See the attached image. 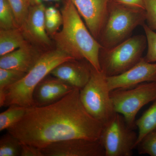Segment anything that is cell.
<instances>
[{
	"label": "cell",
	"mask_w": 156,
	"mask_h": 156,
	"mask_svg": "<svg viewBox=\"0 0 156 156\" xmlns=\"http://www.w3.org/2000/svg\"><path fill=\"white\" fill-rule=\"evenodd\" d=\"M102 128L82 104L80 89L73 88L54 103L27 108L22 119L7 131L21 143L42 149L66 140H98Z\"/></svg>",
	"instance_id": "obj_1"
},
{
	"label": "cell",
	"mask_w": 156,
	"mask_h": 156,
	"mask_svg": "<svg viewBox=\"0 0 156 156\" xmlns=\"http://www.w3.org/2000/svg\"><path fill=\"white\" fill-rule=\"evenodd\" d=\"M61 13L62 28L53 37L56 48L76 60L85 59L95 69L101 71L99 56L102 46L70 0H65Z\"/></svg>",
	"instance_id": "obj_2"
},
{
	"label": "cell",
	"mask_w": 156,
	"mask_h": 156,
	"mask_svg": "<svg viewBox=\"0 0 156 156\" xmlns=\"http://www.w3.org/2000/svg\"><path fill=\"white\" fill-rule=\"evenodd\" d=\"M74 59L57 48L44 52L33 67L22 79L0 93V106H34V90L40 82L58 65L65 61Z\"/></svg>",
	"instance_id": "obj_3"
},
{
	"label": "cell",
	"mask_w": 156,
	"mask_h": 156,
	"mask_svg": "<svg viewBox=\"0 0 156 156\" xmlns=\"http://www.w3.org/2000/svg\"><path fill=\"white\" fill-rule=\"evenodd\" d=\"M146 21L145 10L114 2L110 5L108 15L98 41L109 49L130 37L133 31Z\"/></svg>",
	"instance_id": "obj_4"
},
{
	"label": "cell",
	"mask_w": 156,
	"mask_h": 156,
	"mask_svg": "<svg viewBox=\"0 0 156 156\" xmlns=\"http://www.w3.org/2000/svg\"><path fill=\"white\" fill-rule=\"evenodd\" d=\"M147 45L146 36L138 35L113 48H101L99 56L101 70L107 76L122 73L141 59Z\"/></svg>",
	"instance_id": "obj_5"
},
{
	"label": "cell",
	"mask_w": 156,
	"mask_h": 156,
	"mask_svg": "<svg viewBox=\"0 0 156 156\" xmlns=\"http://www.w3.org/2000/svg\"><path fill=\"white\" fill-rule=\"evenodd\" d=\"M107 82L102 71L92 67L89 82L80 90V98L87 112L104 126L116 113Z\"/></svg>",
	"instance_id": "obj_6"
},
{
	"label": "cell",
	"mask_w": 156,
	"mask_h": 156,
	"mask_svg": "<svg viewBox=\"0 0 156 156\" xmlns=\"http://www.w3.org/2000/svg\"><path fill=\"white\" fill-rule=\"evenodd\" d=\"M116 112L122 115L127 124L135 129L136 115L143 107L156 100V82H147L126 89L111 91Z\"/></svg>",
	"instance_id": "obj_7"
},
{
	"label": "cell",
	"mask_w": 156,
	"mask_h": 156,
	"mask_svg": "<svg viewBox=\"0 0 156 156\" xmlns=\"http://www.w3.org/2000/svg\"><path fill=\"white\" fill-rule=\"evenodd\" d=\"M128 126L122 115L116 113L103 126L99 138L105 156H131L136 148L138 134Z\"/></svg>",
	"instance_id": "obj_8"
},
{
	"label": "cell",
	"mask_w": 156,
	"mask_h": 156,
	"mask_svg": "<svg viewBox=\"0 0 156 156\" xmlns=\"http://www.w3.org/2000/svg\"><path fill=\"white\" fill-rule=\"evenodd\" d=\"M41 150L44 156H105L99 140H66L53 143Z\"/></svg>",
	"instance_id": "obj_9"
},
{
	"label": "cell",
	"mask_w": 156,
	"mask_h": 156,
	"mask_svg": "<svg viewBox=\"0 0 156 156\" xmlns=\"http://www.w3.org/2000/svg\"><path fill=\"white\" fill-rule=\"evenodd\" d=\"M45 9L42 2L31 6L20 28L27 41L41 50L50 48L52 44L45 28Z\"/></svg>",
	"instance_id": "obj_10"
},
{
	"label": "cell",
	"mask_w": 156,
	"mask_h": 156,
	"mask_svg": "<svg viewBox=\"0 0 156 156\" xmlns=\"http://www.w3.org/2000/svg\"><path fill=\"white\" fill-rule=\"evenodd\" d=\"M150 82H156V62H148L144 57L122 73L107 76L108 86L110 91L129 89Z\"/></svg>",
	"instance_id": "obj_11"
},
{
	"label": "cell",
	"mask_w": 156,
	"mask_h": 156,
	"mask_svg": "<svg viewBox=\"0 0 156 156\" xmlns=\"http://www.w3.org/2000/svg\"><path fill=\"white\" fill-rule=\"evenodd\" d=\"M93 36L98 41L111 0H70Z\"/></svg>",
	"instance_id": "obj_12"
},
{
	"label": "cell",
	"mask_w": 156,
	"mask_h": 156,
	"mask_svg": "<svg viewBox=\"0 0 156 156\" xmlns=\"http://www.w3.org/2000/svg\"><path fill=\"white\" fill-rule=\"evenodd\" d=\"M82 60L65 61L52 70L50 74L73 88L83 89L89 82L92 66Z\"/></svg>",
	"instance_id": "obj_13"
},
{
	"label": "cell",
	"mask_w": 156,
	"mask_h": 156,
	"mask_svg": "<svg viewBox=\"0 0 156 156\" xmlns=\"http://www.w3.org/2000/svg\"><path fill=\"white\" fill-rule=\"evenodd\" d=\"M44 52L30 43L0 57V68L29 71Z\"/></svg>",
	"instance_id": "obj_14"
},
{
	"label": "cell",
	"mask_w": 156,
	"mask_h": 156,
	"mask_svg": "<svg viewBox=\"0 0 156 156\" xmlns=\"http://www.w3.org/2000/svg\"><path fill=\"white\" fill-rule=\"evenodd\" d=\"M68 84L54 77L44 79L34 90V106L48 105L60 100L73 89Z\"/></svg>",
	"instance_id": "obj_15"
},
{
	"label": "cell",
	"mask_w": 156,
	"mask_h": 156,
	"mask_svg": "<svg viewBox=\"0 0 156 156\" xmlns=\"http://www.w3.org/2000/svg\"><path fill=\"white\" fill-rule=\"evenodd\" d=\"M28 43L20 28L0 30V56L11 53Z\"/></svg>",
	"instance_id": "obj_16"
},
{
	"label": "cell",
	"mask_w": 156,
	"mask_h": 156,
	"mask_svg": "<svg viewBox=\"0 0 156 156\" xmlns=\"http://www.w3.org/2000/svg\"><path fill=\"white\" fill-rule=\"evenodd\" d=\"M135 125L138 129L136 147L145 135L156 129V100L142 116L136 120Z\"/></svg>",
	"instance_id": "obj_17"
},
{
	"label": "cell",
	"mask_w": 156,
	"mask_h": 156,
	"mask_svg": "<svg viewBox=\"0 0 156 156\" xmlns=\"http://www.w3.org/2000/svg\"><path fill=\"white\" fill-rule=\"evenodd\" d=\"M27 108L11 105L0 114V131L8 130L20 122L25 115Z\"/></svg>",
	"instance_id": "obj_18"
},
{
	"label": "cell",
	"mask_w": 156,
	"mask_h": 156,
	"mask_svg": "<svg viewBox=\"0 0 156 156\" xmlns=\"http://www.w3.org/2000/svg\"><path fill=\"white\" fill-rule=\"evenodd\" d=\"M22 143L9 132L0 139V156H20Z\"/></svg>",
	"instance_id": "obj_19"
},
{
	"label": "cell",
	"mask_w": 156,
	"mask_h": 156,
	"mask_svg": "<svg viewBox=\"0 0 156 156\" xmlns=\"http://www.w3.org/2000/svg\"><path fill=\"white\" fill-rule=\"evenodd\" d=\"M19 28L14 12L8 0H0V28L9 30Z\"/></svg>",
	"instance_id": "obj_20"
},
{
	"label": "cell",
	"mask_w": 156,
	"mask_h": 156,
	"mask_svg": "<svg viewBox=\"0 0 156 156\" xmlns=\"http://www.w3.org/2000/svg\"><path fill=\"white\" fill-rule=\"evenodd\" d=\"M11 5L18 27L20 28L27 16L33 0H8Z\"/></svg>",
	"instance_id": "obj_21"
},
{
	"label": "cell",
	"mask_w": 156,
	"mask_h": 156,
	"mask_svg": "<svg viewBox=\"0 0 156 156\" xmlns=\"http://www.w3.org/2000/svg\"><path fill=\"white\" fill-rule=\"evenodd\" d=\"M26 73L17 70L0 68V93L20 80Z\"/></svg>",
	"instance_id": "obj_22"
},
{
	"label": "cell",
	"mask_w": 156,
	"mask_h": 156,
	"mask_svg": "<svg viewBox=\"0 0 156 156\" xmlns=\"http://www.w3.org/2000/svg\"><path fill=\"white\" fill-rule=\"evenodd\" d=\"M136 148L140 154L156 156V129L145 135Z\"/></svg>",
	"instance_id": "obj_23"
},
{
	"label": "cell",
	"mask_w": 156,
	"mask_h": 156,
	"mask_svg": "<svg viewBox=\"0 0 156 156\" xmlns=\"http://www.w3.org/2000/svg\"><path fill=\"white\" fill-rule=\"evenodd\" d=\"M147 40V51L146 60L149 62H156V33L146 24L142 26Z\"/></svg>",
	"instance_id": "obj_24"
},
{
	"label": "cell",
	"mask_w": 156,
	"mask_h": 156,
	"mask_svg": "<svg viewBox=\"0 0 156 156\" xmlns=\"http://www.w3.org/2000/svg\"><path fill=\"white\" fill-rule=\"evenodd\" d=\"M145 5L147 25L156 30V0H145Z\"/></svg>",
	"instance_id": "obj_25"
},
{
	"label": "cell",
	"mask_w": 156,
	"mask_h": 156,
	"mask_svg": "<svg viewBox=\"0 0 156 156\" xmlns=\"http://www.w3.org/2000/svg\"><path fill=\"white\" fill-rule=\"evenodd\" d=\"M62 24V14L50 19H45V25L46 31L48 35L53 37L57 32V30Z\"/></svg>",
	"instance_id": "obj_26"
},
{
	"label": "cell",
	"mask_w": 156,
	"mask_h": 156,
	"mask_svg": "<svg viewBox=\"0 0 156 156\" xmlns=\"http://www.w3.org/2000/svg\"><path fill=\"white\" fill-rule=\"evenodd\" d=\"M20 156H44L41 149L30 144H22Z\"/></svg>",
	"instance_id": "obj_27"
},
{
	"label": "cell",
	"mask_w": 156,
	"mask_h": 156,
	"mask_svg": "<svg viewBox=\"0 0 156 156\" xmlns=\"http://www.w3.org/2000/svg\"><path fill=\"white\" fill-rule=\"evenodd\" d=\"M112 1L128 7L145 10V0H112Z\"/></svg>",
	"instance_id": "obj_28"
},
{
	"label": "cell",
	"mask_w": 156,
	"mask_h": 156,
	"mask_svg": "<svg viewBox=\"0 0 156 156\" xmlns=\"http://www.w3.org/2000/svg\"><path fill=\"white\" fill-rule=\"evenodd\" d=\"M61 14V12L54 7H50L46 8L45 11V19H53Z\"/></svg>",
	"instance_id": "obj_29"
},
{
	"label": "cell",
	"mask_w": 156,
	"mask_h": 156,
	"mask_svg": "<svg viewBox=\"0 0 156 156\" xmlns=\"http://www.w3.org/2000/svg\"><path fill=\"white\" fill-rule=\"evenodd\" d=\"M43 1H45V2H51V1H53V2H58L60 1V0H42Z\"/></svg>",
	"instance_id": "obj_30"
}]
</instances>
